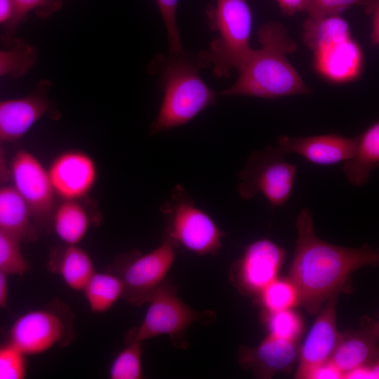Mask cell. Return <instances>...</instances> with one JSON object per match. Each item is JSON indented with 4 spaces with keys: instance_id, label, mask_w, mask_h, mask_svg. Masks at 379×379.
I'll list each match as a JSON object with an SVG mask.
<instances>
[{
    "instance_id": "1",
    "label": "cell",
    "mask_w": 379,
    "mask_h": 379,
    "mask_svg": "<svg viewBox=\"0 0 379 379\" xmlns=\"http://www.w3.org/2000/svg\"><path fill=\"white\" fill-rule=\"evenodd\" d=\"M296 227L298 239L288 278L298 290L299 305L310 314H317L325 302L339 295L354 271L378 265V250L368 244L347 248L319 239L308 208L300 211Z\"/></svg>"
},
{
    "instance_id": "2",
    "label": "cell",
    "mask_w": 379,
    "mask_h": 379,
    "mask_svg": "<svg viewBox=\"0 0 379 379\" xmlns=\"http://www.w3.org/2000/svg\"><path fill=\"white\" fill-rule=\"evenodd\" d=\"M258 39L261 48L252 49L239 69L237 81L220 94L275 99L310 93L288 60L287 55L295 51L297 45L286 28L278 22H267L259 29Z\"/></svg>"
},
{
    "instance_id": "3",
    "label": "cell",
    "mask_w": 379,
    "mask_h": 379,
    "mask_svg": "<svg viewBox=\"0 0 379 379\" xmlns=\"http://www.w3.org/2000/svg\"><path fill=\"white\" fill-rule=\"evenodd\" d=\"M171 55V54H170ZM160 73L164 95L150 133L168 131L190 121L216 102L215 93L201 79L203 68L198 58L191 59L183 51L160 56L155 60Z\"/></svg>"
},
{
    "instance_id": "4",
    "label": "cell",
    "mask_w": 379,
    "mask_h": 379,
    "mask_svg": "<svg viewBox=\"0 0 379 379\" xmlns=\"http://www.w3.org/2000/svg\"><path fill=\"white\" fill-rule=\"evenodd\" d=\"M209 16L218 36L197 58L203 68L212 66L215 76L227 77L232 69H239L252 51L251 12L246 0H217Z\"/></svg>"
},
{
    "instance_id": "5",
    "label": "cell",
    "mask_w": 379,
    "mask_h": 379,
    "mask_svg": "<svg viewBox=\"0 0 379 379\" xmlns=\"http://www.w3.org/2000/svg\"><path fill=\"white\" fill-rule=\"evenodd\" d=\"M160 212L165 220L164 239L176 249L198 255H216L220 250L224 233L180 185L174 187Z\"/></svg>"
},
{
    "instance_id": "6",
    "label": "cell",
    "mask_w": 379,
    "mask_h": 379,
    "mask_svg": "<svg viewBox=\"0 0 379 379\" xmlns=\"http://www.w3.org/2000/svg\"><path fill=\"white\" fill-rule=\"evenodd\" d=\"M149 307L140 323L126 335V343L143 342L161 335L170 338L178 348L186 349L189 343L186 332L197 320H212V312H199L185 303L178 296V288L170 279H166L149 301Z\"/></svg>"
},
{
    "instance_id": "7",
    "label": "cell",
    "mask_w": 379,
    "mask_h": 379,
    "mask_svg": "<svg viewBox=\"0 0 379 379\" xmlns=\"http://www.w3.org/2000/svg\"><path fill=\"white\" fill-rule=\"evenodd\" d=\"M277 146L253 151L238 173L237 190L243 200L262 194L272 208L283 206L290 198L298 173L297 166L288 162Z\"/></svg>"
},
{
    "instance_id": "8",
    "label": "cell",
    "mask_w": 379,
    "mask_h": 379,
    "mask_svg": "<svg viewBox=\"0 0 379 379\" xmlns=\"http://www.w3.org/2000/svg\"><path fill=\"white\" fill-rule=\"evenodd\" d=\"M176 248L163 238L154 250L142 254L132 251L120 255L107 271L116 274L124 286L123 298L139 307L149 302L154 292L166 279L175 258Z\"/></svg>"
},
{
    "instance_id": "9",
    "label": "cell",
    "mask_w": 379,
    "mask_h": 379,
    "mask_svg": "<svg viewBox=\"0 0 379 379\" xmlns=\"http://www.w3.org/2000/svg\"><path fill=\"white\" fill-rule=\"evenodd\" d=\"M72 327L69 310L54 304L19 316L9 329L8 342L26 356L36 355L57 345H65L71 338Z\"/></svg>"
},
{
    "instance_id": "10",
    "label": "cell",
    "mask_w": 379,
    "mask_h": 379,
    "mask_svg": "<svg viewBox=\"0 0 379 379\" xmlns=\"http://www.w3.org/2000/svg\"><path fill=\"white\" fill-rule=\"evenodd\" d=\"M13 186L26 202L34 223L51 222L55 208V194L47 169L31 152L20 149L11 167Z\"/></svg>"
},
{
    "instance_id": "11",
    "label": "cell",
    "mask_w": 379,
    "mask_h": 379,
    "mask_svg": "<svg viewBox=\"0 0 379 379\" xmlns=\"http://www.w3.org/2000/svg\"><path fill=\"white\" fill-rule=\"evenodd\" d=\"M285 257L284 248L270 239L256 240L232 265L230 279L241 293L257 296L277 277Z\"/></svg>"
},
{
    "instance_id": "12",
    "label": "cell",
    "mask_w": 379,
    "mask_h": 379,
    "mask_svg": "<svg viewBox=\"0 0 379 379\" xmlns=\"http://www.w3.org/2000/svg\"><path fill=\"white\" fill-rule=\"evenodd\" d=\"M56 196L62 200H80L93 188L98 178L94 159L77 149L63 152L47 169Z\"/></svg>"
},
{
    "instance_id": "13",
    "label": "cell",
    "mask_w": 379,
    "mask_h": 379,
    "mask_svg": "<svg viewBox=\"0 0 379 379\" xmlns=\"http://www.w3.org/2000/svg\"><path fill=\"white\" fill-rule=\"evenodd\" d=\"M338 298L335 295L325 302L300 346L296 378H307L314 368L331 360L340 335L336 326Z\"/></svg>"
},
{
    "instance_id": "14",
    "label": "cell",
    "mask_w": 379,
    "mask_h": 379,
    "mask_svg": "<svg viewBox=\"0 0 379 379\" xmlns=\"http://www.w3.org/2000/svg\"><path fill=\"white\" fill-rule=\"evenodd\" d=\"M298 342L268 335L255 347L241 346L239 363L259 378H270L279 372H290L298 360Z\"/></svg>"
},
{
    "instance_id": "15",
    "label": "cell",
    "mask_w": 379,
    "mask_h": 379,
    "mask_svg": "<svg viewBox=\"0 0 379 379\" xmlns=\"http://www.w3.org/2000/svg\"><path fill=\"white\" fill-rule=\"evenodd\" d=\"M277 147L284 153H295L308 161L323 166L344 162L351 158L357 146V138L336 134L309 137L280 135Z\"/></svg>"
},
{
    "instance_id": "16",
    "label": "cell",
    "mask_w": 379,
    "mask_h": 379,
    "mask_svg": "<svg viewBox=\"0 0 379 379\" xmlns=\"http://www.w3.org/2000/svg\"><path fill=\"white\" fill-rule=\"evenodd\" d=\"M49 88L50 83L42 81L27 96L0 101V141L19 140L47 113Z\"/></svg>"
},
{
    "instance_id": "17",
    "label": "cell",
    "mask_w": 379,
    "mask_h": 379,
    "mask_svg": "<svg viewBox=\"0 0 379 379\" xmlns=\"http://www.w3.org/2000/svg\"><path fill=\"white\" fill-rule=\"evenodd\" d=\"M378 339V323L365 317L360 329L340 333L331 361L343 377L357 368L376 364Z\"/></svg>"
},
{
    "instance_id": "18",
    "label": "cell",
    "mask_w": 379,
    "mask_h": 379,
    "mask_svg": "<svg viewBox=\"0 0 379 379\" xmlns=\"http://www.w3.org/2000/svg\"><path fill=\"white\" fill-rule=\"evenodd\" d=\"M362 51L350 38L314 51L316 69L326 79L345 82L356 78L362 65Z\"/></svg>"
},
{
    "instance_id": "19",
    "label": "cell",
    "mask_w": 379,
    "mask_h": 379,
    "mask_svg": "<svg viewBox=\"0 0 379 379\" xmlns=\"http://www.w3.org/2000/svg\"><path fill=\"white\" fill-rule=\"evenodd\" d=\"M0 230L20 243L37 239L30 211L13 185L0 187Z\"/></svg>"
},
{
    "instance_id": "20",
    "label": "cell",
    "mask_w": 379,
    "mask_h": 379,
    "mask_svg": "<svg viewBox=\"0 0 379 379\" xmlns=\"http://www.w3.org/2000/svg\"><path fill=\"white\" fill-rule=\"evenodd\" d=\"M48 270L60 276L67 286L74 291H83L95 272L90 255L77 245L65 244L51 253Z\"/></svg>"
},
{
    "instance_id": "21",
    "label": "cell",
    "mask_w": 379,
    "mask_h": 379,
    "mask_svg": "<svg viewBox=\"0 0 379 379\" xmlns=\"http://www.w3.org/2000/svg\"><path fill=\"white\" fill-rule=\"evenodd\" d=\"M353 156L344 161L343 171L349 182L355 187L366 185L371 173L379 166V124L368 127L357 136Z\"/></svg>"
},
{
    "instance_id": "22",
    "label": "cell",
    "mask_w": 379,
    "mask_h": 379,
    "mask_svg": "<svg viewBox=\"0 0 379 379\" xmlns=\"http://www.w3.org/2000/svg\"><path fill=\"white\" fill-rule=\"evenodd\" d=\"M51 222L60 239L77 245L86 236L91 218L79 200H62L55 206Z\"/></svg>"
},
{
    "instance_id": "23",
    "label": "cell",
    "mask_w": 379,
    "mask_h": 379,
    "mask_svg": "<svg viewBox=\"0 0 379 379\" xmlns=\"http://www.w3.org/2000/svg\"><path fill=\"white\" fill-rule=\"evenodd\" d=\"M349 38L350 26L340 15L307 18L303 24L304 43L313 51Z\"/></svg>"
},
{
    "instance_id": "24",
    "label": "cell",
    "mask_w": 379,
    "mask_h": 379,
    "mask_svg": "<svg viewBox=\"0 0 379 379\" xmlns=\"http://www.w3.org/2000/svg\"><path fill=\"white\" fill-rule=\"evenodd\" d=\"M90 310L100 314L110 310L123 298L124 286L120 279L114 273L96 271L89 279L83 291Z\"/></svg>"
},
{
    "instance_id": "25",
    "label": "cell",
    "mask_w": 379,
    "mask_h": 379,
    "mask_svg": "<svg viewBox=\"0 0 379 379\" xmlns=\"http://www.w3.org/2000/svg\"><path fill=\"white\" fill-rule=\"evenodd\" d=\"M7 49L0 50V77L19 78L35 65L38 53L35 47L16 38Z\"/></svg>"
},
{
    "instance_id": "26",
    "label": "cell",
    "mask_w": 379,
    "mask_h": 379,
    "mask_svg": "<svg viewBox=\"0 0 379 379\" xmlns=\"http://www.w3.org/2000/svg\"><path fill=\"white\" fill-rule=\"evenodd\" d=\"M13 4L12 17L5 25L1 36L2 43L6 46L16 39L15 34L18 26L30 12H35L41 18H47L61 8L62 0H13Z\"/></svg>"
},
{
    "instance_id": "27",
    "label": "cell",
    "mask_w": 379,
    "mask_h": 379,
    "mask_svg": "<svg viewBox=\"0 0 379 379\" xmlns=\"http://www.w3.org/2000/svg\"><path fill=\"white\" fill-rule=\"evenodd\" d=\"M261 320L268 335L284 340L299 342L305 331L302 317L294 308L276 312L262 310Z\"/></svg>"
},
{
    "instance_id": "28",
    "label": "cell",
    "mask_w": 379,
    "mask_h": 379,
    "mask_svg": "<svg viewBox=\"0 0 379 379\" xmlns=\"http://www.w3.org/2000/svg\"><path fill=\"white\" fill-rule=\"evenodd\" d=\"M257 297L262 310L268 312L293 309L300 301L298 290L288 277H277Z\"/></svg>"
},
{
    "instance_id": "29",
    "label": "cell",
    "mask_w": 379,
    "mask_h": 379,
    "mask_svg": "<svg viewBox=\"0 0 379 379\" xmlns=\"http://www.w3.org/2000/svg\"><path fill=\"white\" fill-rule=\"evenodd\" d=\"M142 342L130 341L113 359L109 369L111 379L143 378L142 366Z\"/></svg>"
},
{
    "instance_id": "30",
    "label": "cell",
    "mask_w": 379,
    "mask_h": 379,
    "mask_svg": "<svg viewBox=\"0 0 379 379\" xmlns=\"http://www.w3.org/2000/svg\"><path fill=\"white\" fill-rule=\"evenodd\" d=\"M20 244L16 239L0 230V270L8 274L22 275L29 270Z\"/></svg>"
},
{
    "instance_id": "31",
    "label": "cell",
    "mask_w": 379,
    "mask_h": 379,
    "mask_svg": "<svg viewBox=\"0 0 379 379\" xmlns=\"http://www.w3.org/2000/svg\"><path fill=\"white\" fill-rule=\"evenodd\" d=\"M379 4V0H309L305 11L308 18H319L332 15H340L345 10L356 5L365 7L369 14Z\"/></svg>"
},
{
    "instance_id": "32",
    "label": "cell",
    "mask_w": 379,
    "mask_h": 379,
    "mask_svg": "<svg viewBox=\"0 0 379 379\" xmlns=\"http://www.w3.org/2000/svg\"><path fill=\"white\" fill-rule=\"evenodd\" d=\"M26 355L11 343L0 345V379H22L26 377Z\"/></svg>"
},
{
    "instance_id": "33",
    "label": "cell",
    "mask_w": 379,
    "mask_h": 379,
    "mask_svg": "<svg viewBox=\"0 0 379 379\" xmlns=\"http://www.w3.org/2000/svg\"><path fill=\"white\" fill-rule=\"evenodd\" d=\"M165 24L171 55L182 53L180 36L176 22L178 0H156Z\"/></svg>"
},
{
    "instance_id": "34",
    "label": "cell",
    "mask_w": 379,
    "mask_h": 379,
    "mask_svg": "<svg viewBox=\"0 0 379 379\" xmlns=\"http://www.w3.org/2000/svg\"><path fill=\"white\" fill-rule=\"evenodd\" d=\"M307 378H343V375L330 360L314 368Z\"/></svg>"
},
{
    "instance_id": "35",
    "label": "cell",
    "mask_w": 379,
    "mask_h": 379,
    "mask_svg": "<svg viewBox=\"0 0 379 379\" xmlns=\"http://www.w3.org/2000/svg\"><path fill=\"white\" fill-rule=\"evenodd\" d=\"M378 363L357 368L344 375L343 378H378Z\"/></svg>"
},
{
    "instance_id": "36",
    "label": "cell",
    "mask_w": 379,
    "mask_h": 379,
    "mask_svg": "<svg viewBox=\"0 0 379 379\" xmlns=\"http://www.w3.org/2000/svg\"><path fill=\"white\" fill-rule=\"evenodd\" d=\"M309 0H277L282 13L287 15L305 11Z\"/></svg>"
},
{
    "instance_id": "37",
    "label": "cell",
    "mask_w": 379,
    "mask_h": 379,
    "mask_svg": "<svg viewBox=\"0 0 379 379\" xmlns=\"http://www.w3.org/2000/svg\"><path fill=\"white\" fill-rule=\"evenodd\" d=\"M369 14L371 19V39L372 44L377 46L379 42V4Z\"/></svg>"
},
{
    "instance_id": "38",
    "label": "cell",
    "mask_w": 379,
    "mask_h": 379,
    "mask_svg": "<svg viewBox=\"0 0 379 379\" xmlns=\"http://www.w3.org/2000/svg\"><path fill=\"white\" fill-rule=\"evenodd\" d=\"M13 12V0H0V25H6L11 20Z\"/></svg>"
},
{
    "instance_id": "39",
    "label": "cell",
    "mask_w": 379,
    "mask_h": 379,
    "mask_svg": "<svg viewBox=\"0 0 379 379\" xmlns=\"http://www.w3.org/2000/svg\"><path fill=\"white\" fill-rule=\"evenodd\" d=\"M8 274L0 270V308L6 309L8 305Z\"/></svg>"
},
{
    "instance_id": "40",
    "label": "cell",
    "mask_w": 379,
    "mask_h": 379,
    "mask_svg": "<svg viewBox=\"0 0 379 379\" xmlns=\"http://www.w3.org/2000/svg\"><path fill=\"white\" fill-rule=\"evenodd\" d=\"M11 179L10 168L6 165L4 153L0 148V184H4Z\"/></svg>"
}]
</instances>
